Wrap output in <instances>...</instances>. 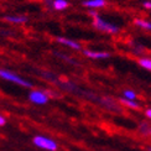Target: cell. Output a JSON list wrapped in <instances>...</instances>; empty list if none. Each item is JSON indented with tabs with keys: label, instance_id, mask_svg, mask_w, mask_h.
<instances>
[{
	"label": "cell",
	"instance_id": "1",
	"mask_svg": "<svg viewBox=\"0 0 151 151\" xmlns=\"http://www.w3.org/2000/svg\"><path fill=\"white\" fill-rule=\"evenodd\" d=\"M93 15V26L98 29L102 32H106V34H118L119 32V27L116 25H113L108 21H105L103 17H100L99 15H97L94 11H89Z\"/></svg>",
	"mask_w": 151,
	"mask_h": 151
},
{
	"label": "cell",
	"instance_id": "2",
	"mask_svg": "<svg viewBox=\"0 0 151 151\" xmlns=\"http://www.w3.org/2000/svg\"><path fill=\"white\" fill-rule=\"evenodd\" d=\"M0 78H3L8 82H12V83H15L17 86H21V87H25V88H31L32 84L30 83L29 81L24 79L22 77L20 76H17L16 73L11 72L9 70H5V68H0Z\"/></svg>",
	"mask_w": 151,
	"mask_h": 151
},
{
	"label": "cell",
	"instance_id": "3",
	"mask_svg": "<svg viewBox=\"0 0 151 151\" xmlns=\"http://www.w3.org/2000/svg\"><path fill=\"white\" fill-rule=\"evenodd\" d=\"M32 142H34L35 146L40 147V149H43L46 151H56L57 147H58L57 142H56L55 140L50 139V137H47V136H42V135L35 136Z\"/></svg>",
	"mask_w": 151,
	"mask_h": 151
},
{
	"label": "cell",
	"instance_id": "4",
	"mask_svg": "<svg viewBox=\"0 0 151 151\" xmlns=\"http://www.w3.org/2000/svg\"><path fill=\"white\" fill-rule=\"evenodd\" d=\"M29 100L36 105H45L48 103L50 97L43 91H32L29 94Z\"/></svg>",
	"mask_w": 151,
	"mask_h": 151
},
{
	"label": "cell",
	"instance_id": "5",
	"mask_svg": "<svg viewBox=\"0 0 151 151\" xmlns=\"http://www.w3.org/2000/svg\"><path fill=\"white\" fill-rule=\"evenodd\" d=\"M84 56L89 57L92 60H106L110 57V53L108 52H102V51H91V50H84L83 51Z\"/></svg>",
	"mask_w": 151,
	"mask_h": 151
},
{
	"label": "cell",
	"instance_id": "6",
	"mask_svg": "<svg viewBox=\"0 0 151 151\" xmlns=\"http://www.w3.org/2000/svg\"><path fill=\"white\" fill-rule=\"evenodd\" d=\"M56 41H57L58 43H61V45H65V46H67V47L72 48V50H76V51H79V50H82L81 43H78L77 41L66 39V37H57V39H56Z\"/></svg>",
	"mask_w": 151,
	"mask_h": 151
},
{
	"label": "cell",
	"instance_id": "7",
	"mask_svg": "<svg viewBox=\"0 0 151 151\" xmlns=\"http://www.w3.org/2000/svg\"><path fill=\"white\" fill-rule=\"evenodd\" d=\"M105 4V0H84L83 1V5L88 9H100L104 8Z\"/></svg>",
	"mask_w": 151,
	"mask_h": 151
},
{
	"label": "cell",
	"instance_id": "8",
	"mask_svg": "<svg viewBox=\"0 0 151 151\" xmlns=\"http://www.w3.org/2000/svg\"><path fill=\"white\" fill-rule=\"evenodd\" d=\"M4 19H5V21L12 22V24H24L27 21L26 16H19V15H6Z\"/></svg>",
	"mask_w": 151,
	"mask_h": 151
},
{
	"label": "cell",
	"instance_id": "9",
	"mask_svg": "<svg viewBox=\"0 0 151 151\" xmlns=\"http://www.w3.org/2000/svg\"><path fill=\"white\" fill-rule=\"evenodd\" d=\"M51 6L57 10V11H62L68 8V1L67 0H52L51 1Z\"/></svg>",
	"mask_w": 151,
	"mask_h": 151
},
{
	"label": "cell",
	"instance_id": "10",
	"mask_svg": "<svg viewBox=\"0 0 151 151\" xmlns=\"http://www.w3.org/2000/svg\"><path fill=\"white\" fill-rule=\"evenodd\" d=\"M134 24L136 26H139L144 30H147V31H151V21H146V20H142V19H135L134 20Z\"/></svg>",
	"mask_w": 151,
	"mask_h": 151
},
{
	"label": "cell",
	"instance_id": "11",
	"mask_svg": "<svg viewBox=\"0 0 151 151\" xmlns=\"http://www.w3.org/2000/svg\"><path fill=\"white\" fill-rule=\"evenodd\" d=\"M140 67L145 68L146 71H151V58H147V57H142V58H139L137 61Z\"/></svg>",
	"mask_w": 151,
	"mask_h": 151
},
{
	"label": "cell",
	"instance_id": "12",
	"mask_svg": "<svg viewBox=\"0 0 151 151\" xmlns=\"http://www.w3.org/2000/svg\"><path fill=\"white\" fill-rule=\"evenodd\" d=\"M120 102H122L124 105H127L128 108H131V109H139V108H140V104L137 103L136 100H128V99L122 98Z\"/></svg>",
	"mask_w": 151,
	"mask_h": 151
},
{
	"label": "cell",
	"instance_id": "13",
	"mask_svg": "<svg viewBox=\"0 0 151 151\" xmlns=\"http://www.w3.org/2000/svg\"><path fill=\"white\" fill-rule=\"evenodd\" d=\"M123 98L124 99H128V100H136L137 96H136V93L134 91H131V89H125L123 92Z\"/></svg>",
	"mask_w": 151,
	"mask_h": 151
},
{
	"label": "cell",
	"instance_id": "14",
	"mask_svg": "<svg viewBox=\"0 0 151 151\" xmlns=\"http://www.w3.org/2000/svg\"><path fill=\"white\" fill-rule=\"evenodd\" d=\"M5 124H6V119H5V116H3L1 114H0V127H4Z\"/></svg>",
	"mask_w": 151,
	"mask_h": 151
},
{
	"label": "cell",
	"instance_id": "15",
	"mask_svg": "<svg viewBox=\"0 0 151 151\" xmlns=\"http://www.w3.org/2000/svg\"><path fill=\"white\" fill-rule=\"evenodd\" d=\"M145 113H146V116H147V118L150 119V120H151V108L146 109V111H145Z\"/></svg>",
	"mask_w": 151,
	"mask_h": 151
},
{
	"label": "cell",
	"instance_id": "16",
	"mask_svg": "<svg viewBox=\"0 0 151 151\" xmlns=\"http://www.w3.org/2000/svg\"><path fill=\"white\" fill-rule=\"evenodd\" d=\"M144 6H145L146 9H151V1H145L144 3Z\"/></svg>",
	"mask_w": 151,
	"mask_h": 151
},
{
	"label": "cell",
	"instance_id": "17",
	"mask_svg": "<svg viewBox=\"0 0 151 151\" xmlns=\"http://www.w3.org/2000/svg\"><path fill=\"white\" fill-rule=\"evenodd\" d=\"M147 150H149V151H151V146H150V147H149V149H147Z\"/></svg>",
	"mask_w": 151,
	"mask_h": 151
}]
</instances>
